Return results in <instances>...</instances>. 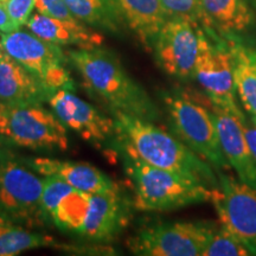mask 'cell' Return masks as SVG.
Listing matches in <instances>:
<instances>
[{"label": "cell", "mask_w": 256, "mask_h": 256, "mask_svg": "<svg viewBox=\"0 0 256 256\" xmlns=\"http://www.w3.org/2000/svg\"><path fill=\"white\" fill-rule=\"evenodd\" d=\"M76 190L72 185L62 180L57 177H46L44 178V188L42 194L40 208L43 211V215L52 220L55 215V211L66 194Z\"/></svg>", "instance_id": "25"}, {"label": "cell", "mask_w": 256, "mask_h": 256, "mask_svg": "<svg viewBox=\"0 0 256 256\" xmlns=\"http://www.w3.org/2000/svg\"><path fill=\"white\" fill-rule=\"evenodd\" d=\"M88 206L89 194L74 190L60 200L51 220L60 229L80 234L87 215Z\"/></svg>", "instance_id": "22"}, {"label": "cell", "mask_w": 256, "mask_h": 256, "mask_svg": "<svg viewBox=\"0 0 256 256\" xmlns=\"http://www.w3.org/2000/svg\"><path fill=\"white\" fill-rule=\"evenodd\" d=\"M249 116H250V115H249ZM250 119H252V122H254V124L256 126V116H250Z\"/></svg>", "instance_id": "31"}, {"label": "cell", "mask_w": 256, "mask_h": 256, "mask_svg": "<svg viewBox=\"0 0 256 256\" xmlns=\"http://www.w3.org/2000/svg\"><path fill=\"white\" fill-rule=\"evenodd\" d=\"M66 56L81 74L86 84L107 102L110 110L153 122L158 119L156 104L110 51L98 46L78 48L66 51Z\"/></svg>", "instance_id": "2"}, {"label": "cell", "mask_w": 256, "mask_h": 256, "mask_svg": "<svg viewBox=\"0 0 256 256\" xmlns=\"http://www.w3.org/2000/svg\"><path fill=\"white\" fill-rule=\"evenodd\" d=\"M34 171L46 177H57L86 194H98L116 188L118 185L98 168L88 162L51 158L28 160Z\"/></svg>", "instance_id": "17"}, {"label": "cell", "mask_w": 256, "mask_h": 256, "mask_svg": "<svg viewBox=\"0 0 256 256\" xmlns=\"http://www.w3.org/2000/svg\"><path fill=\"white\" fill-rule=\"evenodd\" d=\"M212 114L223 154L243 183L256 188V162L252 158L241 124L240 108L226 110L212 104Z\"/></svg>", "instance_id": "13"}, {"label": "cell", "mask_w": 256, "mask_h": 256, "mask_svg": "<svg viewBox=\"0 0 256 256\" xmlns=\"http://www.w3.org/2000/svg\"><path fill=\"white\" fill-rule=\"evenodd\" d=\"M162 101L172 130L179 139L217 171L228 168L212 110L180 92H162Z\"/></svg>", "instance_id": "4"}, {"label": "cell", "mask_w": 256, "mask_h": 256, "mask_svg": "<svg viewBox=\"0 0 256 256\" xmlns=\"http://www.w3.org/2000/svg\"><path fill=\"white\" fill-rule=\"evenodd\" d=\"M51 110L64 126L92 144H104L115 138L114 119L100 113L69 89H58L50 96Z\"/></svg>", "instance_id": "12"}, {"label": "cell", "mask_w": 256, "mask_h": 256, "mask_svg": "<svg viewBox=\"0 0 256 256\" xmlns=\"http://www.w3.org/2000/svg\"><path fill=\"white\" fill-rule=\"evenodd\" d=\"M36 10L42 14L60 19V20H78L74 17L64 0H36Z\"/></svg>", "instance_id": "28"}, {"label": "cell", "mask_w": 256, "mask_h": 256, "mask_svg": "<svg viewBox=\"0 0 256 256\" xmlns=\"http://www.w3.org/2000/svg\"><path fill=\"white\" fill-rule=\"evenodd\" d=\"M0 136L31 150L66 151L69 145L66 127L42 104H0Z\"/></svg>", "instance_id": "5"}, {"label": "cell", "mask_w": 256, "mask_h": 256, "mask_svg": "<svg viewBox=\"0 0 256 256\" xmlns=\"http://www.w3.org/2000/svg\"><path fill=\"white\" fill-rule=\"evenodd\" d=\"M16 30H19L18 26L14 23L8 12L6 11L5 6L0 2V34H10Z\"/></svg>", "instance_id": "30"}, {"label": "cell", "mask_w": 256, "mask_h": 256, "mask_svg": "<svg viewBox=\"0 0 256 256\" xmlns=\"http://www.w3.org/2000/svg\"><path fill=\"white\" fill-rule=\"evenodd\" d=\"M26 26L42 40L57 46H78L82 49H92L102 43V36L89 31L80 24V20H60L37 12L31 16Z\"/></svg>", "instance_id": "19"}, {"label": "cell", "mask_w": 256, "mask_h": 256, "mask_svg": "<svg viewBox=\"0 0 256 256\" xmlns=\"http://www.w3.org/2000/svg\"><path fill=\"white\" fill-rule=\"evenodd\" d=\"M168 18H184L200 24V0H160Z\"/></svg>", "instance_id": "26"}, {"label": "cell", "mask_w": 256, "mask_h": 256, "mask_svg": "<svg viewBox=\"0 0 256 256\" xmlns=\"http://www.w3.org/2000/svg\"><path fill=\"white\" fill-rule=\"evenodd\" d=\"M5 6L14 23L20 28L26 25L30 19L32 11L36 8V0H0Z\"/></svg>", "instance_id": "27"}, {"label": "cell", "mask_w": 256, "mask_h": 256, "mask_svg": "<svg viewBox=\"0 0 256 256\" xmlns=\"http://www.w3.org/2000/svg\"><path fill=\"white\" fill-rule=\"evenodd\" d=\"M256 250L244 241L220 226L215 229L202 256H249Z\"/></svg>", "instance_id": "24"}, {"label": "cell", "mask_w": 256, "mask_h": 256, "mask_svg": "<svg viewBox=\"0 0 256 256\" xmlns=\"http://www.w3.org/2000/svg\"><path fill=\"white\" fill-rule=\"evenodd\" d=\"M43 188L44 179L17 162H5L0 165V216L14 222L36 220L43 215Z\"/></svg>", "instance_id": "11"}, {"label": "cell", "mask_w": 256, "mask_h": 256, "mask_svg": "<svg viewBox=\"0 0 256 256\" xmlns=\"http://www.w3.org/2000/svg\"><path fill=\"white\" fill-rule=\"evenodd\" d=\"M240 119H241L243 132H244L246 139H247L248 142L252 156L256 162V126L252 121L250 116H247L243 112L241 113V115H240Z\"/></svg>", "instance_id": "29"}, {"label": "cell", "mask_w": 256, "mask_h": 256, "mask_svg": "<svg viewBox=\"0 0 256 256\" xmlns=\"http://www.w3.org/2000/svg\"><path fill=\"white\" fill-rule=\"evenodd\" d=\"M74 17L95 26L115 30L116 16L108 0H64Z\"/></svg>", "instance_id": "23"}, {"label": "cell", "mask_w": 256, "mask_h": 256, "mask_svg": "<svg viewBox=\"0 0 256 256\" xmlns=\"http://www.w3.org/2000/svg\"><path fill=\"white\" fill-rule=\"evenodd\" d=\"M204 28L184 18H168L153 42L158 66L172 78L192 80L200 56Z\"/></svg>", "instance_id": "7"}, {"label": "cell", "mask_w": 256, "mask_h": 256, "mask_svg": "<svg viewBox=\"0 0 256 256\" xmlns=\"http://www.w3.org/2000/svg\"><path fill=\"white\" fill-rule=\"evenodd\" d=\"M194 78L206 92L211 104L226 110L238 107L232 54L224 38L211 36L204 30Z\"/></svg>", "instance_id": "9"}, {"label": "cell", "mask_w": 256, "mask_h": 256, "mask_svg": "<svg viewBox=\"0 0 256 256\" xmlns=\"http://www.w3.org/2000/svg\"><path fill=\"white\" fill-rule=\"evenodd\" d=\"M118 146L124 154L136 156L154 168L188 176L211 188H218V176L206 160L180 139L148 121L110 110Z\"/></svg>", "instance_id": "1"}, {"label": "cell", "mask_w": 256, "mask_h": 256, "mask_svg": "<svg viewBox=\"0 0 256 256\" xmlns=\"http://www.w3.org/2000/svg\"><path fill=\"white\" fill-rule=\"evenodd\" d=\"M217 176L220 184L212 188L210 202L220 226L256 250V188L220 170Z\"/></svg>", "instance_id": "10"}, {"label": "cell", "mask_w": 256, "mask_h": 256, "mask_svg": "<svg viewBox=\"0 0 256 256\" xmlns=\"http://www.w3.org/2000/svg\"><path fill=\"white\" fill-rule=\"evenodd\" d=\"M232 54L236 95L248 115L256 116V48L242 37L226 38Z\"/></svg>", "instance_id": "20"}, {"label": "cell", "mask_w": 256, "mask_h": 256, "mask_svg": "<svg viewBox=\"0 0 256 256\" xmlns=\"http://www.w3.org/2000/svg\"><path fill=\"white\" fill-rule=\"evenodd\" d=\"M128 220V204L119 188L89 194V206L80 234L94 241H110L119 234Z\"/></svg>", "instance_id": "14"}, {"label": "cell", "mask_w": 256, "mask_h": 256, "mask_svg": "<svg viewBox=\"0 0 256 256\" xmlns=\"http://www.w3.org/2000/svg\"><path fill=\"white\" fill-rule=\"evenodd\" d=\"M200 25L209 34L242 37L254 24V12L247 0H200Z\"/></svg>", "instance_id": "16"}, {"label": "cell", "mask_w": 256, "mask_h": 256, "mask_svg": "<svg viewBox=\"0 0 256 256\" xmlns=\"http://www.w3.org/2000/svg\"><path fill=\"white\" fill-rule=\"evenodd\" d=\"M54 92L12 58L0 44V104H43Z\"/></svg>", "instance_id": "15"}, {"label": "cell", "mask_w": 256, "mask_h": 256, "mask_svg": "<svg viewBox=\"0 0 256 256\" xmlns=\"http://www.w3.org/2000/svg\"><path fill=\"white\" fill-rule=\"evenodd\" d=\"M52 242L49 236L28 232L0 216V256L18 255L30 249L48 247Z\"/></svg>", "instance_id": "21"}, {"label": "cell", "mask_w": 256, "mask_h": 256, "mask_svg": "<svg viewBox=\"0 0 256 256\" xmlns=\"http://www.w3.org/2000/svg\"><path fill=\"white\" fill-rule=\"evenodd\" d=\"M124 170L133 185V206L140 211H168L210 202L212 188L188 176L154 168L124 154Z\"/></svg>", "instance_id": "3"}, {"label": "cell", "mask_w": 256, "mask_h": 256, "mask_svg": "<svg viewBox=\"0 0 256 256\" xmlns=\"http://www.w3.org/2000/svg\"><path fill=\"white\" fill-rule=\"evenodd\" d=\"M214 232L206 223H158L130 238V247L136 255L200 256Z\"/></svg>", "instance_id": "8"}, {"label": "cell", "mask_w": 256, "mask_h": 256, "mask_svg": "<svg viewBox=\"0 0 256 256\" xmlns=\"http://www.w3.org/2000/svg\"><path fill=\"white\" fill-rule=\"evenodd\" d=\"M0 44L16 62L40 78L52 92L58 89L72 90V80L66 69L69 60L60 46L20 30L0 34Z\"/></svg>", "instance_id": "6"}, {"label": "cell", "mask_w": 256, "mask_h": 256, "mask_svg": "<svg viewBox=\"0 0 256 256\" xmlns=\"http://www.w3.org/2000/svg\"><path fill=\"white\" fill-rule=\"evenodd\" d=\"M118 19L136 32L142 44L152 49L156 34L168 17L160 0H108Z\"/></svg>", "instance_id": "18"}]
</instances>
